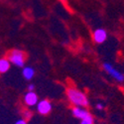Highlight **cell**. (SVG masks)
I'll return each instance as SVG.
<instances>
[{"instance_id":"5","label":"cell","mask_w":124,"mask_h":124,"mask_svg":"<svg viewBox=\"0 0 124 124\" xmlns=\"http://www.w3.org/2000/svg\"><path fill=\"white\" fill-rule=\"evenodd\" d=\"M92 38H93V41L95 43L102 44L103 42H105V40L107 38V33L104 29H96L93 32Z\"/></svg>"},{"instance_id":"4","label":"cell","mask_w":124,"mask_h":124,"mask_svg":"<svg viewBox=\"0 0 124 124\" xmlns=\"http://www.w3.org/2000/svg\"><path fill=\"white\" fill-rule=\"evenodd\" d=\"M37 110L40 114L42 115H47L52 110V103L49 100H41L40 102L37 103Z\"/></svg>"},{"instance_id":"7","label":"cell","mask_w":124,"mask_h":124,"mask_svg":"<svg viewBox=\"0 0 124 124\" xmlns=\"http://www.w3.org/2000/svg\"><path fill=\"white\" fill-rule=\"evenodd\" d=\"M71 112H73V114L75 117L78 118V119H84L85 118L87 115H89V112L86 111L85 109L81 108V107H74L73 110H71Z\"/></svg>"},{"instance_id":"3","label":"cell","mask_w":124,"mask_h":124,"mask_svg":"<svg viewBox=\"0 0 124 124\" xmlns=\"http://www.w3.org/2000/svg\"><path fill=\"white\" fill-rule=\"evenodd\" d=\"M102 68H103V70H104L113 79H115L118 82H123L124 81V75L121 73V71L117 70L111 64L104 63V64L102 65Z\"/></svg>"},{"instance_id":"9","label":"cell","mask_w":124,"mask_h":124,"mask_svg":"<svg viewBox=\"0 0 124 124\" xmlns=\"http://www.w3.org/2000/svg\"><path fill=\"white\" fill-rule=\"evenodd\" d=\"M22 75H23L24 78H26L27 80H30V79L33 78V77L35 75V70L31 67H25L22 70Z\"/></svg>"},{"instance_id":"12","label":"cell","mask_w":124,"mask_h":124,"mask_svg":"<svg viewBox=\"0 0 124 124\" xmlns=\"http://www.w3.org/2000/svg\"><path fill=\"white\" fill-rule=\"evenodd\" d=\"M15 124H27V122H26V120H25V119H20V120L16 121V122H15Z\"/></svg>"},{"instance_id":"8","label":"cell","mask_w":124,"mask_h":124,"mask_svg":"<svg viewBox=\"0 0 124 124\" xmlns=\"http://www.w3.org/2000/svg\"><path fill=\"white\" fill-rule=\"evenodd\" d=\"M10 66H11V63L8 59H0V74H4L6 71L9 70Z\"/></svg>"},{"instance_id":"2","label":"cell","mask_w":124,"mask_h":124,"mask_svg":"<svg viewBox=\"0 0 124 124\" xmlns=\"http://www.w3.org/2000/svg\"><path fill=\"white\" fill-rule=\"evenodd\" d=\"M8 60L10 61V63L15 65L16 67L22 68L24 67V64H25V55L20 50H13L12 52L9 53Z\"/></svg>"},{"instance_id":"10","label":"cell","mask_w":124,"mask_h":124,"mask_svg":"<svg viewBox=\"0 0 124 124\" xmlns=\"http://www.w3.org/2000/svg\"><path fill=\"white\" fill-rule=\"evenodd\" d=\"M80 124H93V117H92L90 114L87 115L85 118L81 119Z\"/></svg>"},{"instance_id":"14","label":"cell","mask_w":124,"mask_h":124,"mask_svg":"<svg viewBox=\"0 0 124 124\" xmlns=\"http://www.w3.org/2000/svg\"><path fill=\"white\" fill-rule=\"evenodd\" d=\"M34 89H35V85H28V90L29 91H33Z\"/></svg>"},{"instance_id":"11","label":"cell","mask_w":124,"mask_h":124,"mask_svg":"<svg viewBox=\"0 0 124 124\" xmlns=\"http://www.w3.org/2000/svg\"><path fill=\"white\" fill-rule=\"evenodd\" d=\"M31 117H32V113H31V111L25 110L24 111V118H25V120H29Z\"/></svg>"},{"instance_id":"6","label":"cell","mask_w":124,"mask_h":124,"mask_svg":"<svg viewBox=\"0 0 124 124\" xmlns=\"http://www.w3.org/2000/svg\"><path fill=\"white\" fill-rule=\"evenodd\" d=\"M24 102L29 106H34L38 103V95L34 91H28L24 95Z\"/></svg>"},{"instance_id":"1","label":"cell","mask_w":124,"mask_h":124,"mask_svg":"<svg viewBox=\"0 0 124 124\" xmlns=\"http://www.w3.org/2000/svg\"><path fill=\"white\" fill-rule=\"evenodd\" d=\"M67 95H68L69 100L76 106L85 107L88 105V99H87L86 95L82 91H80L77 88H73V87L69 88L67 91Z\"/></svg>"},{"instance_id":"13","label":"cell","mask_w":124,"mask_h":124,"mask_svg":"<svg viewBox=\"0 0 124 124\" xmlns=\"http://www.w3.org/2000/svg\"><path fill=\"white\" fill-rule=\"evenodd\" d=\"M103 107H104V106H103L102 103H97V104H96V109H98V110H102Z\"/></svg>"}]
</instances>
